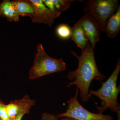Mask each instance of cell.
Returning a JSON list of instances; mask_svg holds the SVG:
<instances>
[{"instance_id":"obj_1","label":"cell","mask_w":120,"mask_h":120,"mask_svg":"<svg viewBox=\"0 0 120 120\" xmlns=\"http://www.w3.org/2000/svg\"><path fill=\"white\" fill-rule=\"evenodd\" d=\"M94 49L89 42L80 56H78L74 51L71 52L78 59L79 65L76 70L69 72L67 75L71 82L68 84L67 88L76 86L80 91L81 100L86 102L90 100L89 88L93 80L97 79L101 82L106 77L98 69Z\"/></svg>"},{"instance_id":"obj_15","label":"cell","mask_w":120,"mask_h":120,"mask_svg":"<svg viewBox=\"0 0 120 120\" xmlns=\"http://www.w3.org/2000/svg\"><path fill=\"white\" fill-rule=\"evenodd\" d=\"M0 120H10L7 113L6 105L0 99Z\"/></svg>"},{"instance_id":"obj_5","label":"cell","mask_w":120,"mask_h":120,"mask_svg":"<svg viewBox=\"0 0 120 120\" xmlns=\"http://www.w3.org/2000/svg\"><path fill=\"white\" fill-rule=\"evenodd\" d=\"M79 91L76 87L75 96L71 97L67 101L68 105L66 112L57 114L58 118L69 117L76 120H113L111 115H104L100 113H93L84 108L77 100Z\"/></svg>"},{"instance_id":"obj_11","label":"cell","mask_w":120,"mask_h":120,"mask_svg":"<svg viewBox=\"0 0 120 120\" xmlns=\"http://www.w3.org/2000/svg\"><path fill=\"white\" fill-rule=\"evenodd\" d=\"M45 6L53 13L56 18L59 17L63 11L69 8L72 3L75 0H42Z\"/></svg>"},{"instance_id":"obj_13","label":"cell","mask_w":120,"mask_h":120,"mask_svg":"<svg viewBox=\"0 0 120 120\" xmlns=\"http://www.w3.org/2000/svg\"><path fill=\"white\" fill-rule=\"evenodd\" d=\"M0 16L7 18L9 22L19 20V15L9 0H4L0 3Z\"/></svg>"},{"instance_id":"obj_9","label":"cell","mask_w":120,"mask_h":120,"mask_svg":"<svg viewBox=\"0 0 120 120\" xmlns=\"http://www.w3.org/2000/svg\"><path fill=\"white\" fill-rule=\"evenodd\" d=\"M120 30V7L119 5L116 12L107 20L105 31L106 35L111 38L116 37Z\"/></svg>"},{"instance_id":"obj_14","label":"cell","mask_w":120,"mask_h":120,"mask_svg":"<svg viewBox=\"0 0 120 120\" xmlns=\"http://www.w3.org/2000/svg\"><path fill=\"white\" fill-rule=\"evenodd\" d=\"M56 32L60 38L63 39H68L71 37V28L67 24H62L57 27Z\"/></svg>"},{"instance_id":"obj_4","label":"cell","mask_w":120,"mask_h":120,"mask_svg":"<svg viewBox=\"0 0 120 120\" xmlns=\"http://www.w3.org/2000/svg\"><path fill=\"white\" fill-rule=\"evenodd\" d=\"M117 0H89L84 2V12L98 23L101 31H105L107 20L119 6Z\"/></svg>"},{"instance_id":"obj_7","label":"cell","mask_w":120,"mask_h":120,"mask_svg":"<svg viewBox=\"0 0 120 120\" xmlns=\"http://www.w3.org/2000/svg\"><path fill=\"white\" fill-rule=\"evenodd\" d=\"M81 25L86 37L94 49L99 40L101 30L98 22L94 18L85 14L77 22Z\"/></svg>"},{"instance_id":"obj_12","label":"cell","mask_w":120,"mask_h":120,"mask_svg":"<svg viewBox=\"0 0 120 120\" xmlns=\"http://www.w3.org/2000/svg\"><path fill=\"white\" fill-rule=\"evenodd\" d=\"M71 38L77 47L81 49L82 52L84 50L89 42L82 26L77 22L71 28Z\"/></svg>"},{"instance_id":"obj_3","label":"cell","mask_w":120,"mask_h":120,"mask_svg":"<svg viewBox=\"0 0 120 120\" xmlns=\"http://www.w3.org/2000/svg\"><path fill=\"white\" fill-rule=\"evenodd\" d=\"M34 64L29 72L30 79H36L43 76L66 69V63L62 58L56 59L49 56L41 44L38 45Z\"/></svg>"},{"instance_id":"obj_6","label":"cell","mask_w":120,"mask_h":120,"mask_svg":"<svg viewBox=\"0 0 120 120\" xmlns=\"http://www.w3.org/2000/svg\"><path fill=\"white\" fill-rule=\"evenodd\" d=\"M36 101L26 95L21 99L11 101L6 105L7 113L10 120H14L20 115H24L30 113L32 106L35 105Z\"/></svg>"},{"instance_id":"obj_18","label":"cell","mask_w":120,"mask_h":120,"mask_svg":"<svg viewBox=\"0 0 120 120\" xmlns=\"http://www.w3.org/2000/svg\"><path fill=\"white\" fill-rule=\"evenodd\" d=\"M24 116V115H23V114L20 115V116H19L16 118V119H15V120H21Z\"/></svg>"},{"instance_id":"obj_8","label":"cell","mask_w":120,"mask_h":120,"mask_svg":"<svg viewBox=\"0 0 120 120\" xmlns=\"http://www.w3.org/2000/svg\"><path fill=\"white\" fill-rule=\"evenodd\" d=\"M34 6L35 13L31 19L32 22L37 23H43L52 26L56 17L41 0H30Z\"/></svg>"},{"instance_id":"obj_16","label":"cell","mask_w":120,"mask_h":120,"mask_svg":"<svg viewBox=\"0 0 120 120\" xmlns=\"http://www.w3.org/2000/svg\"><path fill=\"white\" fill-rule=\"evenodd\" d=\"M58 118L57 116L47 112L43 113L41 117V120H57Z\"/></svg>"},{"instance_id":"obj_17","label":"cell","mask_w":120,"mask_h":120,"mask_svg":"<svg viewBox=\"0 0 120 120\" xmlns=\"http://www.w3.org/2000/svg\"><path fill=\"white\" fill-rule=\"evenodd\" d=\"M76 120L71 118L69 117H64L60 120Z\"/></svg>"},{"instance_id":"obj_10","label":"cell","mask_w":120,"mask_h":120,"mask_svg":"<svg viewBox=\"0 0 120 120\" xmlns=\"http://www.w3.org/2000/svg\"><path fill=\"white\" fill-rule=\"evenodd\" d=\"M11 2L19 16H28L31 19L34 16L35 9L30 0H15Z\"/></svg>"},{"instance_id":"obj_2","label":"cell","mask_w":120,"mask_h":120,"mask_svg":"<svg viewBox=\"0 0 120 120\" xmlns=\"http://www.w3.org/2000/svg\"><path fill=\"white\" fill-rule=\"evenodd\" d=\"M120 71V61L118 60L115 69L105 82H101V88L97 91L90 90L89 93L101 100L100 106L96 107L97 112L102 113L107 109L117 113V120H120V105L117 101L120 91V85L117 86V81Z\"/></svg>"}]
</instances>
